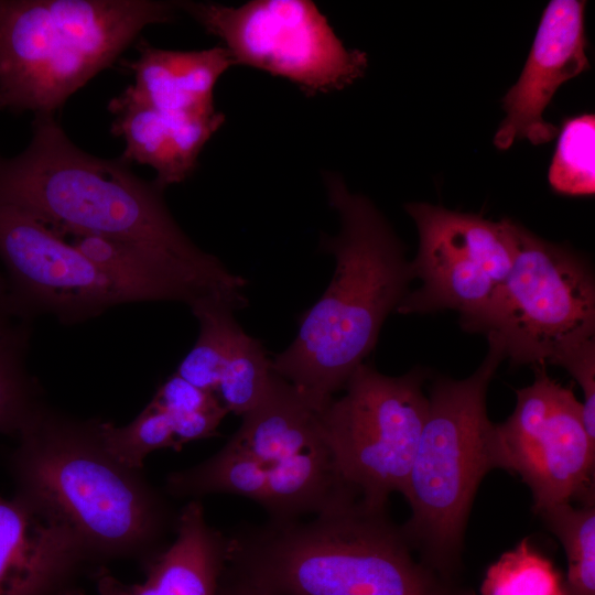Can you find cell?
<instances>
[{"instance_id":"29","label":"cell","mask_w":595,"mask_h":595,"mask_svg":"<svg viewBox=\"0 0 595 595\" xmlns=\"http://www.w3.org/2000/svg\"><path fill=\"white\" fill-rule=\"evenodd\" d=\"M171 414H185L221 405L217 396L204 391L174 372L156 390L150 401Z\"/></svg>"},{"instance_id":"12","label":"cell","mask_w":595,"mask_h":595,"mask_svg":"<svg viewBox=\"0 0 595 595\" xmlns=\"http://www.w3.org/2000/svg\"><path fill=\"white\" fill-rule=\"evenodd\" d=\"M497 428L507 470L529 487L536 512L573 498L594 499L595 442L582 402L544 366H537L533 382L517 391L512 414Z\"/></svg>"},{"instance_id":"26","label":"cell","mask_w":595,"mask_h":595,"mask_svg":"<svg viewBox=\"0 0 595 595\" xmlns=\"http://www.w3.org/2000/svg\"><path fill=\"white\" fill-rule=\"evenodd\" d=\"M28 336L0 339V433L14 436L44 403L24 366Z\"/></svg>"},{"instance_id":"31","label":"cell","mask_w":595,"mask_h":595,"mask_svg":"<svg viewBox=\"0 0 595 595\" xmlns=\"http://www.w3.org/2000/svg\"><path fill=\"white\" fill-rule=\"evenodd\" d=\"M218 595H264L237 582L227 578L224 573L220 580Z\"/></svg>"},{"instance_id":"27","label":"cell","mask_w":595,"mask_h":595,"mask_svg":"<svg viewBox=\"0 0 595 595\" xmlns=\"http://www.w3.org/2000/svg\"><path fill=\"white\" fill-rule=\"evenodd\" d=\"M101 435L107 450L132 468L142 469L151 452L178 451L170 415L152 402L125 426L101 421Z\"/></svg>"},{"instance_id":"19","label":"cell","mask_w":595,"mask_h":595,"mask_svg":"<svg viewBox=\"0 0 595 595\" xmlns=\"http://www.w3.org/2000/svg\"><path fill=\"white\" fill-rule=\"evenodd\" d=\"M350 489L340 478L324 442L268 469L262 507L270 519L293 520L323 511Z\"/></svg>"},{"instance_id":"15","label":"cell","mask_w":595,"mask_h":595,"mask_svg":"<svg viewBox=\"0 0 595 595\" xmlns=\"http://www.w3.org/2000/svg\"><path fill=\"white\" fill-rule=\"evenodd\" d=\"M108 109L113 115L110 132L125 141L120 159L150 165L163 191L192 175L203 148L226 120L220 111L196 116L156 109L130 85L109 101Z\"/></svg>"},{"instance_id":"16","label":"cell","mask_w":595,"mask_h":595,"mask_svg":"<svg viewBox=\"0 0 595 595\" xmlns=\"http://www.w3.org/2000/svg\"><path fill=\"white\" fill-rule=\"evenodd\" d=\"M174 531V541L144 565L141 584H125L98 567L99 595H218L228 538L207 523L196 499L177 512Z\"/></svg>"},{"instance_id":"8","label":"cell","mask_w":595,"mask_h":595,"mask_svg":"<svg viewBox=\"0 0 595 595\" xmlns=\"http://www.w3.org/2000/svg\"><path fill=\"white\" fill-rule=\"evenodd\" d=\"M425 378L421 368L393 377L364 363L321 412L340 478L372 506L404 491L429 410Z\"/></svg>"},{"instance_id":"23","label":"cell","mask_w":595,"mask_h":595,"mask_svg":"<svg viewBox=\"0 0 595 595\" xmlns=\"http://www.w3.org/2000/svg\"><path fill=\"white\" fill-rule=\"evenodd\" d=\"M272 374V358L262 343L241 329L223 367L215 394L228 412L242 415L262 399Z\"/></svg>"},{"instance_id":"22","label":"cell","mask_w":595,"mask_h":595,"mask_svg":"<svg viewBox=\"0 0 595 595\" xmlns=\"http://www.w3.org/2000/svg\"><path fill=\"white\" fill-rule=\"evenodd\" d=\"M537 513L565 551V595H595L594 499L583 501L581 507H573L571 502L556 504Z\"/></svg>"},{"instance_id":"2","label":"cell","mask_w":595,"mask_h":595,"mask_svg":"<svg viewBox=\"0 0 595 595\" xmlns=\"http://www.w3.org/2000/svg\"><path fill=\"white\" fill-rule=\"evenodd\" d=\"M227 538L224 575L264 595H474L415 559L387 507L353 489L309 521L269 519Z\"/></svg>"},{"instance_id":"28","label":"cell","mask_w":595,"mask_h":595,"mask_svg":"<svg viewBox=\"0 0 595 595\" xmlns=\"http://www.w3.org/2000/svg\"><path fill=\"white\" fill-rule=\"evenodd\" d=\"M554 365L565 368L581 386L584 424L589 439L595 442V338L570 349Z\"/></svg>"},{"instance_id":"11","label":"cell","mask_w":595,"mask_h":595,"mask_svg":"<svg viewBox=\"0 0 595 595\" xmlns=\"http://www.w3.org/2000/svg\"><path fill=\"white\" fill-rule=\"evenodd\" d=\"M0 261L15 312L47 313L71 324L111 306L145 301L130 283L86 258L32 216L0 206Z\"/></svg>"},{"instance_id":"21","label":"cell","mask_w":595,"mask_h":595,"mask_svg":"<svg viewBox=\"0 0 595 595\" xmlns=\"http://www.w3.org/2000/svg\"><path fill=\"white\" fill-rule=\"evenodd\" d=\"M268 468L253 457L224 447L201 464L174 472L166 478V491L174 497L209 494L242 496L262 506Z\"/></svg>"},{"instance_id":"24","label":"cell","mask_w":595,"mask_h":595,"mask_svg":"<svg viewBox=\"0 0 595 595\" xmlns=\"http://www.w3.org/2000/svg\"><path fill=\"white\" fill-rule=\"evenodd\" d=\"M595 116L566 118L561 127L548 180L554 192L583 196L595 193Z\"/></svg>"},{"instance_id":"10","label":"cell","mask_w":595,"mask_h":595,"mask_svg":"<svg viewBox=\"0 0 595 595\" xmlns=\"http://www.w3.org/2000/svg\"><path fill=\"white\" fill-rule=\"evenodd\" d=\"M405 210L419 232L411 268L422 283L407 294L396 312L455 310L465 329L486 310L511 269L513 220L493 221L429 203H409Z\"/></svg>"},{"instance_id":"13","label":"cell","mask_w":595,"mask_h":595,"mask_svg":"<svg viewBox=\"0 0 595 595\" xmlns=\"http://www.w3.org/2000/svg\"><path fill=\"white\" fill-rule=\"evenodd\" d=\"M585 7L577 0H552L545 7L524 67L502 98L506 116L494 136L497 149L507 150L522 139L541 145L558 134L543 112L562 84L591 67Z\"/></svg>"},{"instance_id":"4","label":"cell","mask_w":595,"mask_h":595,"mask_svg":"<svg viewBox=\"0 0 595 595\" xmlns=\"http://www.w3.org/2000/svg\"><path fill=\"white\" fill-rule=\"evenodd\" d=\"M329 205L340 221L321 249L334 256L332 280L299 320V331L272 370L324 408L343 390L378 340L414 279L404 246L386 217L364 195L350 193L336 174H325Z\"/></svg>"},{"instance_id":"17","label":"cell","mask_w":595,"mask_h":595,"mask_svg":"<svg viewBox=\"0 0 595 595\" xmlns=\"http://www.w3.org/2000/svg\"><path fill=\"white\" fill-rule=\"evenodd\" d=\"M138 57L126 62L134 77L133 93L150 106L170 112L205 116L216 112L214 88L236 63L224 46L201 51L159 48L144 39Z\"/></svg>"},{"instance_id":"1","label":"cell","mask_w":595,"mask_h":595,"mask_svg":"<svg viewBox=\"0 0 595 595\" xmlns=\"http://www.w3.org/2000/svg\"><path fill=\"white\" fill-rule=\"evenodd\" d=\"M0 206L21 210L61 237L95 235L145 247L208 295L234 296L247 280L199 249L170 213L163 190L119 159L91 155L54 116H34L28 147L0 154Z\"/></svg>"},{"instance_id":"3","label":"cell","mask_w":595,"mask_h":595,"mask_svg":"<svg viewBox=\"0 0 595 595\" xmlns=\"http://www.w3.org/2000/svg\"><path fill=\"white\" fill-rule=\"evenodd\" d=\"M17 437L9 457L15 495L67 524L98 566L119 559L145 565L164 548L177 513L142 469L107 450L101 421L43 403Z\"/></svg>"},{"instance_id":"6","label":"cell","mask_w":595,"mask_h":595,"mask_svg":"<svg viewBox=\"0 0 595 595\" xmlns=\"http://www.w3.org/2000/svg\"><path fill=\"white\" fill-rule=\"evenodd\" d=\"M488 353L467 378H437L403 491L411 516L401 529L418 558L446 578L461 564L470 508L484 477L507 470L497 424L487 414L488 386L505 355L487 337Z\"/></svg>"},{"instance_id":"14","label":"cell","mask_w":595,"mask_h":595,"mask_svg":"<svg viewBox=\"0 0 595 595\" xmlns=\"http://www.w3.org/2000/svg\"><path fill=\"white\" fill-rule=\"evenodd\" d=\"M98 566L77 534L40 506L0 497V595H85Z\"/></svg>"},{"instance_id":"9","label":"cell","mask_w":595,"mask_h":595,"mask_svg":"<svg viewBox=\"0 0 595 595\" xmlns=\"http://www.w3.org/2000/svg\"><path fill=\"white\" fill-rule=\"evenodd\" d=\"M177 9L221 40L236 65L285 78L306 96L342 90L368 67L367 54L347 48L310 0L177 1Z\"/></svg>"},{"instance_id":"30","label":"cell","mask_w":595,"mask_h":595,"mask_svg":"<svg viewBox=\"0 0 595 595\" xmlns=\"http://www.w3.org/2000/svg\"><path fill=\"white\" fill-rule=\"evenodd\" d=\"M12 303L7 279L0 272V339L29 335Z\"/></svg>"},{"instance_id":"7","label":"cell","mask_w":595,"mask_h":595,"mask_svg":"<svg viewBox=\"0 0 595 595\" xmlns=\"http://www.w3.org/2000/svg\"><path fill=\"white\" fill-rule=\"evenodd\" d=\"M511 269L465 331L495 338L516 366L554 365L595 338V280L581 255L512 221Z\"/></svg>"},{"instance_id":"18","label":"cell","mask_w":595,"mask_h":595,"mask_svg":"<svg viewBox=\"0 0 595 595\" xmlns=\"http://www.w3.org/2000/svg\"><path fill=\"white\" fill-rule=\"evenodd\" d=\"M320 408L299 388L272 374L269 387L225 444L268 469L279 461L325 442Z\"/></svg>"},{"instance_id":"20","label":"cell","mask_w":595,"mask_h":595,"mask_svg":"<svg viewBox=\"0 0 595 595\" xmlns=\"http://www.w3.org/2000/svg\"><path fill=\"white\" fill-rule=\"evenodd\" d=\"M190 307L198 322V337L175 372L193 386L215 393L235 338L242 329L234 316L239 309L219 298L198 299Z\"/></svg>"},{"instance_id":"5","label":"cell","mask_w":595,"mask_h":595,"mask_svg":"<svg viewBox=\"0 0 595 595\" xmlns=\"http://www.w3.org/2000/svg\"><path fill=\"white\" fill-rule=\"evenodd\" d=\"M177 1L0 0V110L54 116Z\"/></svg>"},{"instance_id":"25","label":"cell","mask_w":595,"mask_h":595,"mask_svg":"<svg viewBox=\"0 0 595 595\" xmlns=\"http://www.w3.org/2000/svg\"><path fill=\"white\" fill-rule=\"evenodd\" d=\"M482 595H565L552 562L529 539L505 552L486 571Z\"/></svg>"}]
</instances>
